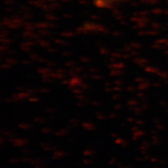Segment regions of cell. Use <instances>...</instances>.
Listing matches in <instances>:
<instances>
[{
  "label": "cell",
  "instance_id": "obj_1",
  "mask_svg": "<svg viewBox=\"0 0 168 168\" xmlns=\"http://www.w3.org/2000/svg\"><path fill=\"white\" fill-rule=\"evenodd\" d=\"M97 6L100 7H106V6H112L115 3H120V2L125 1V0H96Z\"/></svg>",
  "mask_w": 168,
  "mask_h": 168
}]
</instances>
